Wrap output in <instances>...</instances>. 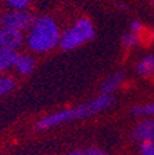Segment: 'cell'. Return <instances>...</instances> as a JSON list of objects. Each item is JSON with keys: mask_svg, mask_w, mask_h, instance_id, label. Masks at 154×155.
Wrapping results in <instances>:
<instances>
[{"mask_svg": "<svg viewBox=\"0 0 154 155\" xmlns=\"http://www.w3.org/2000/svg\"><path fill=\"white\" fill-rule=\"evenodd\" d=\"M22 43V32L2 29L0 33V51H15Z\"/></svg>", "mask_w": 154, "mask_h": 155, "instance_id": "5b68a950", "label": "cell"}, {"mask_svg": "<svg viewBox=\"0 0 154 155\" xmlns=\"http://www.w3.org/2000/svg\"><path fill=\"white\" fill-rule=\"evenodd\" d=\"M2 71H4V69H3V68H2V65H0V72H2Z\"/></svg>", "mask_w": 154, "mask_h": 155, "instance_id": "d6986e66", "label": "cell"}, {"mask_svg": "<svg viewBox=\"0 0 154 155\" xmlns=\"http://www.w3.org/2000/svg\"><path fill=\"white\" fill-rule=\"evenodd\" d=\"M0 33H2V26H0Z\"/></svg>", "mask_w": 154, "mask_h": 155, "instance_id": "ffe728a7", "label": "cell"}, {"mask_svg": "<svg viewBox=\"0 0 154 155\" xmlns=\"http://www.w3.org/2000/svg\"><path fill=\"white\" fill-rule=\"evenodd\" d=\"M132 114L133 115H154V103L153 104H146V105H138L135 108H132Z\"/></svg>", "mask_w": 154, "mask_h": 155, "instance_id": "8fae6325", "label": "cell"}, {"mask_svg": "<svg viewBox=\"0 0 154 155\" xmlns=\"http://www.w3.org/2000/svg\"><path fill=\"white\" fill-rule=\"evenodd\" d=\"M14 67L17 68V71L22 75H28L33 71L35 68V60L29 55H18L17 58V62Z\"/></svg>", "mask_w": 154, "mask_h": 155, "instance_id": "ba28073f", "label": "cell"}, {"mask_svg": "<svg viewBox=\"0 0 154 155\" xmlns=\"http://www.w3.org/2000/svg\"><path fill=\"white\" fill-rule=\"evenodd\" d=\"M142 155H154V140L151 141H145L140 147Z\"/></svg>", "mask_w": 154, "mask_h": 155, "instance_id": "9a60e30c", "label": "cell"}, {"mask_svg": "<svg viewBox=\"0 0 154 155\" xmlns=\"http://www.w3.org/2000/svg\"><path fill=\"white\" fill-rule=\"evenodd\" d=\"M94 36V26L89 18H79L70 29L61 33L60 47L63 50H72L84 43L92 40Z\"/></svg>", "mask_w": 154, "mask_h": 155, "instance_id": "3957f363", "label": "cell"}, {"mask_svg": "<svg viewBox=\"0 0 154 155\" xmlns=\"http://www.w3.org/2000/svg\"><path fill=\"white\" fill-rule=\"evenodd\" d=\"M131 31L132 32L139 33L142 31V22L140 21H132L131 22Z\"/></svg>", "mask_w": 154, "mask_h": 155, "instance_id": "e0dca14e", "label": "cell"}, {"mask_svg": "<svg viewBox=\"0 0 154 155\" xmlns=\"http://www.w3.org/2000/svg\"><path fill=\"white\" fill-rule=\"evenodd\" d=\"M35 18L32 14H29L25 10H11L7 11L0 18V26L2 29H10V31H17L22 32L25 29L31 28Z\"/></svg>", "mask_w": 154, "mask_h": 155, "instance_id": "277c9868", "label": "cell"}, {"mask_svg": "<svg viewBox=\"0 0 154 155\" xmlns=\"http://www.w3.org/2000/svg\"><path fill=\"white\" fill-rule=\"evenodd\" d=\"M153 4H154V0H153Z\"/></svg>", "mask_w": 154, "mask_h": 155, "instance_id": "44dd1931", "label": "cell"}, {"mask_svg": "<svg viewBox=\"0 0 154 155\" xmlns=\"http://www.w3.org/2000/svg\"><path fill=\"white\" fill-rule=\"evenodd\" d=\"M84 155H107V154L104 151H101V150L96 148V147H90L84 152Z\"/></svg>", "mask_w": 154, "mask_h": 155, "instance_id": "2e32d148", "label": "cell"}, {"mask_svg": "<svg viewBox=\"0 0 154 155\" xmlns=\"http://www.w3.org/2000/svg\"><path fill=\"white\" fill-rule=\"evenodd\" d=\"M132 136H133L135 140H139V141H143V143L154 140V120L153 119L142 120L133 129Z\"/></svg>", "mask_w": 154, "mask_h": 155, "instance_id": "8992f818", "label": "cell"}, {"mask_svg": "<svg viewBox=\"0 0 154 155\" xmlns=\"http://www.w3.org/2000/svg\"><path fill=\"white\" fill-rule=\"evenodd\" d=\"M112 101H114V98L111 97V94H100L99 97H96V98L90 101H86V103L80 104L78 107L58 111L56 114L45 116L43 119H40L38 122V127L39 129H49V127H54V126L63 125V123L74 119L89 118V116H93L96 114L104 111L106 108H108L112 104Z\"/></svg>", "mask_w": 154, "mask_h": 155, "instance_id": "6da1fadb", "label": "cell"}, {"mask_svg": "<svg viewBox=\"0 0 154 155\" xmlns=\"http://www.w3.org/2000/svg\"><path fill=\"white\" fill-rule=\"evenodd\" d=\"M138 43H139V35L136 32H132V31L122 38V45L125 47H133Z\"/></svg>", "mask_w": 154, "mask_h": 155, "instance_id": "4fadbf2b", "label": "cell"}, {"mask_svg": "<svg viewBox=\"0 0 154 155\" xmlns=\"http://www.w3.org/2000/svg\"><path fill=\"white\" fill-rule=\"evenodd\" d=\"M13 89H14V81L11 78H7V76L0 78V96H4V94L10 93Z\"/></svg>", "mask_w": 154, "mask_h": 155, "instance_id": "7c38bea8", "label": "cell"}, {"mask_svg": "<svg viewBox=\"0 0 154 155\" xmlns=\"http://www.w3.org/2000/svg\"><path fill=\"white\" fill-rule=\"evenodd\" d=\"M19 54L15 51H0V65L3 69H7L10 67H14L17 62V58Z\"/></svg>", "mask_w": 154, "mask_h": 155, "instance_id": "30bf717a", "label": "cell"}, {"mask_svg": "<svg viewBox=\"0 0 154 155\" xmlns=\"http://www.w3.org/2000/svg\"><path fill=\"white\" fill-rule=\"evenodd\" d=\"M124 78H125L124 72H117V74L111 75V76L101 84V94H111L112 91L122 83Z\"/></svg>", "mask_w": 154, "mask_h": 155, "instance_id": "52a82bcc", "label": "cell"}, {"mask_svg": "<svg viewBox=\"0 0 154 155\" xmlns=\"http://www.w3.org/2000/svg\"><path fill=\"white\" fill-rule=\"evenodd\" d=\"M6 3L13 10H26L31 4V0H6Z\"/></svg>", "mask_w": 154, "mask_h": 155, "instance_id": "5bb4252c", "label": "cell"}, {"mask_svg": "<svg viewBox=\"0 0 154 155\" xmlns=\"http://www.w3.org/2000/svg\"><path fill=\"white\" fill-rule=\"evenodd\" d=\"M70 155H84V152H80V151H74V152H71Z\"/></svg>", "mask_w": 154, "mask_h": 155, "instance_id": "ac0fdd59", "label": "cell"}, {"mask_svg": "<svg viewBox=\"0 0 154 155\" xmlns=\"http://www.w3.org/2000/svg\"><path fill=\"white\" fill-rule=\"evenodd\" d=\"M136 71L142 76H149L154 72V55H147V57L142 58L139 61Z\"/></svg>", "mask_w": 154, "mask_h": 155, "instance_id": "9c48e42d", "label": "cell"}, {"mask_svg": "<svg viewBox=\"0 0 154 155\" xmlns=\"http://www.w3.org/2000/svg\"><path fill=\"white\" fill-rule=\"evenodd\" d=\"M61 33L56 21L50 17H40L29 28L28 46L36 53H46L60 45Z\"/></svg>", "mask_w": 154, "mask_h": 155, "instance_id": "7a4b0ae2", "label": "cell"}]
</instances>
